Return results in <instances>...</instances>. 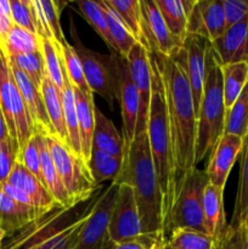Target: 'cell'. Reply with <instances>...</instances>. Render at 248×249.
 <instances>
[{
	"mask_svg": "<svg viewBox=\"0 0 248 249\" xmlns=\"http://www.w3.org/2000/svg\"><path fill=\"white\" fill-rule=\"evenodd\" d=\"M157 61L164 88L168 123L172 140L174 182L177 196L182 182L197 168L195 163L197 117L191 88L185 71L182 48L173 57L152 53Z\"/></svg>",
	"mask_w": 248,
	"mask_h": 249,
	"instance_id": "cell-1",
	"label": "cell"
},
{
	"mask_svg": "<svg viewBox=\"0 0 248 249\" xmlns=\"http://www.w3.org/2000/svg\"><path fill=\"white\" fill-rule=\"evenodd\" d=\"M104 186L77 206L56 207L7 235L1 249H74L85 223L96 207Z\"/></svg>",
	"mask_w": 248,
	"mask_h": 249,
	"instance_id": "cell-2",
	"label": "cell"
},
{
	"mask_svg": "<svg viewBox=\"0 0 248 249\" xmlns=\"http://www.w3.org/2000/svg\"><path fill=\"white\" fill-rule=\"evenodd\" d=\"M113 182L125 184L133 189L143 235L162 245L164 242L163 199L151 156L147 130L135 135L124 156L121 174Z\"/></svg>",
	"mask_w": 248,
	"mask_h": 249,
	"instance_id": "cell-3",
	"label": "cell"
},
{
	"mask_svg": "<svg viewBox=\"0 0 248 249\" xmlns=\"http://www.w3.org/2000/svg\"><path fill=\"white\" fill-rule=\"evenodd\" d=\"M152 94H151L150 113L147 122V135L153 165L159 182L163 199V235L169 219L170 211L177 198L174 182V162H173L172 140L168 123L167 104L162 75L157 61L150 53Z\"/></svg>",
	"mask_w": 248,
	"mask_h": 249,
	"instance_id": "cell-4",
	"label": "cell"
},
{
	"mask_svg": "<svg viewBox=\"0 0 248 249\" xmlns=\"http://www.w3.org/2000/svg\"><path fill=\"white\" fill-rule=\"evenodd\" d=\"M225 102L221 67L216 62L211 44L206 53V74L203 94L197 113V134L195 163L196 165L211 155L225 129Z\"/></svg>",
	"mask_w": 248,
	"mask_h": 249,
	"instance_id": "cell-5",
	"label": "cell"
},
{
	"mask_svg": "<svg viewBox=\"0 0 248 249\" xmlns=\"http://www.w3.org/2000/svg\"><path fill=\"white\" fill-rule=\"evenodd\" d=\"M204 170L195 168L182 182L164 229V241L177 229H192L207 233L203 218V192L208 184Z\"/></svg>",
	"mask_w": 248,
	"mask_h": 249,
	"instance_id": "cell-6",
	"label": "cell"
},
{
	"mask_svg": "<svg viewBox=\"0 0 248 249\" xmlns=\"http://www.w3.org/2000/svg\"><path fill=\"white\" fill-rule=\"evenodd\" d=\"M0 107L2 109L10 136L24 147L35 134L33 121L12 75L9 61L0 48Z\"/></svg>",
	"mask_w": 248,
	"mask_h": 249,
	"instance_id": "cell-7",
	"label": "cell"
},
{
	"mask_svg": "<svg viewBox=\"0 0 248 249\" xmlns=\"http://www.w3.org/2000/svg\"><path fill=\"white\" fill-rule=\"evenodd\" d=\"M45 139L53 164L71 202L73 204H79L87 201L99 187L92 181L87 162L83 158L73 155L70 148L61 143L56 138L48 136Z\"/></svg>",
	"mask_w": 248,
	"mask_h": 249,
	"instance_id": "cell-8",
	"label": "cell"
},
{
	"mask_svg": "<svg viewBox=\"0 0 248 249\" xmlns=\"http://www.w3.org/2000/svg\"><path fill=\"white\" fill-rule=\"evenodd\" d=\"M109 56L112 61V71H113L114 96L121 107L122 124H123L122 138H123L124 156H125L131 142L135 139L139 97L133 77H131L128 60L119 55L117 51H111Z\"/></svg>",
	"mask_w": 248,
	"mask_h": 249,
	"instance_id": "cell-9",
	"label": "cell"
},
{
	"mask_svg": "<svg viewBox=\"0 0 248 249\" xmlns=\"http://www.w3.org/2000/svg\"><path fill=\"white\" fill-rule=\"evenodd\" d=\"M109 237L114 243L138 241L148 249L159 247L158 243L143 235L134 191L125 184L118 185L116 203L109 223Z\"/></svg>",
	"mask_w": 248,
	"mask_h": 249,
	"instance_id": "cell-10",
	"label": "cell"
},
{
	"mask_svg": "<svg viewBox=\"0 0 248 249\" xmlns=\"http://www.w3.org/2000/svg\"><path fill=\"white\" fill-rule=\"evenodd\" d=\"M71 36L75 40L73 48L77 51L79 60L82 62L83 73L85 80L91 90V92H96L100 96L104 97L105 101L108 104L111 108H113L114 96V83H113V71H112L111 56L102 55V53L92 51L83 45L79 36L77 33V28L73 23V18L71 17Z\"/></svg>",
	"mask_w": 248,
	"mask_h": 249,
	"instance_id": "cell-11",
	"label": "cell"
},
{
	"mask_svg": "<svg viewBox=\"0 0 248 249\" xmlns=\"http://www.w3.org/2000/svg\"><path fill=\"white\" fill-rule=\"evenodd\" d=\"M118 185L112 181L104 187L91 215L85 223L74 249H109L113 245L109 237V223L116 203Z\"/></svg>",
	"mask_w": 248,
	"mask_h": 249,
	"instance_id": "cell-12",
	"label": "cell"
},
{
	"mask_svg": "<svg viewBox=\"0 0 248 249\" xmlns=\"http://www.w3.org/2000/svg\"><path fill=\"white\" fill-rule=\"evenodd\" d=\"M131 77L135 84L139 97L138 123L136 134L147 130L148 113H150L151 94H152V77H151L150 53L142 45L136 43L126 57Z\"/></svg>",
	"mask_w": 248,
	"mask_h": 249,
	"instance_id": "cell-13",
	"label": "cell"
},
{
	"mask_svg": "<svg viewBox=\"0 0 248 249\" xmlns=\"http://www.w3.org/2000/svg\"><path fill=\"white\" fill-rule=\"evenodd\" d=\"M143 29L150 53L173 57L182 48V43L168 29L155 0H140Z\"/></svg>",
	"mask_w": 248,
	"mask_h": 249,
	"instance_id": "cell-14",
	"label": "cell"
},
{
	"mask_svg": "<svg viewBox=\"0 0 248 249\" xmlns=\"http://www.w3.org/2000/svg\"><path fill=\"white\" fill-rule=\"evenodd\" d=\"M225 31L223 0H196L187 17V34L202 36L212 43Z\"/></svg>",
	"mask_w": 248,
	"mask_h": 249,
	"instance_id": "cell-15",
	"label": "cell"
},
{
	"mask_svg": "<svg viewBox=\"0 0 248 249\" xmlns=\"http://www.w3.org/2000/svg\"><path fill=\"white\" fill-rule=\"evenodd\" d=\"M243 148V139L236 135L224 134L216 142L215 147L209 155L206 174L208 181L214 186L224 190L229 174L233 164L240 157Z\"/></svg>",
	"mask_w": 248,
	"mask_h": 249,
	"instance_id": "cell-16",
	"label": "cell"
},
{
	"mask_svg": "<svg viewBox=\"0 0 248 249\" xmlns=\"http://www.w3.org/2000/svg\"><path fill=\"white\" fill-rule=\"evenodd\" d=\"M209 41L202 36L187 34L182 44V53L185 58V71L191 88L195 112L198 113L199 105L203 94L204 74H206V53Z\"/></svg>",
	"mask_w": 248,
	"mask_h": 249,
	"instance_id": "cell-17",
	"label": "cell"
},
{
	"mask_svg": "<svg viewBox=\"0 0 248 249\" xmlns=\"http://www.w3.org/2000/svg\"><path fill=\"white\" fill-rule=\"evenodd\" d=\"M211 48L220 67L248 62V16L226 28L223 36L212 41Z\"/></svg>",
	"mask_w": 248,
	"mask_h": 249,
	"instance_id": "cell-18",
	"label": "cell"
},
{
	"mask_svg": "<svg viewBox=\"0 0 248 249\" xmlns=\"http://www.w3.org/2000/svg\"><path fill=\"white\" fill-rule=\"evenodd\" d=\"M9 65L10 68H11L12 75L15 78V82H16L17 87H18L19 92H21L22 97H23L24 104H26L29 114L32 117L34 128H35V133L40 134V135L45 136V138H48V136L56 138L55 130H53V125H51L48 112H46L45 104H44V99L40 89L17 66H15L10 61Z\"/></svg>",
	"mask_w": 248,
	"mask_h": 249,
	"instance_id": "cell-19",
	"label": "cell"
},
{
	"mask_svg": "<svg viewBox=\"0 0 248 249\" xmlns=\"http://www.w3.org/2000/svg\"><path fill=\"white\" fill-rule=\"evenodd\" d=\"M7 182L19 187L28 195L33 203L36 218L60 206L50 194V191L35 177H33L18 160L15 164Z\"/></svg>",
	"mask_w": 248,
	"mask_h": 249,
	"instance_id": "cell-20",
	"label": "cell"
},
{
	"mask_svg": "<svg viewBox=\"0 0 248 249\" xmlns=\"http://www.w3.org/2000/svg\"><path fill=\"white\" fill-rule=\"evenodd\" d=\"M203 218L207 235L219 241L228 229L224 209V190L208 182L203 192Z\"/></svg>",
	"mask_w": 248,
	"mask_h": 249,
	"instance_id": "cell-21",
	"label": "cell"
},
{
	"mask_svg": "<svg viewBox=\"0 0 248 249\" xmlns=\"http://www.w3.org/2000/svg\"><path fill=\"white\" fill-rule=\"evenodd\" d=\"M73 87V85H72ZM74 92L75 107H77L78 126H79L80 147H82V157L88 163L90 158L92 146V134H94L95 116H94V94H85L78 88L73 87Z\"/></svg>",
	"mask_w": 248,
	"mask_h": 249,
	"instance_id": "cell-22",
	"label": "cell"
},
{
	"mask_svg": "<svg viewBox=\"0 0 248 249\" xmlns=\"http://www.w3.org/2000/svg\"><path fill=\"white\" fill-rule=\"evenodd\" d=\"M95 126L92 134V146L105 153L124 160V142L113 122L107 118L95 105Z\"/></svg>",
	"mask_w": 248,
	"mask_h": 249,
	"instance_id": "cell-23",
	"label": "cell"
},
{
	"mask_svg": "<svg viewBox=\"0 0 248 249\" xmlns=\"http://www.w3.org/2000/svg\"><path fill=\"white\" fill-rule=\"evenodd\" d=\"M36 140H38L39 146V155H40V163H41V173H43L44 182H45L46 189L50 191L53 198L56 199L61 207H72L77 206L71 202L70 196H68L67 191H66L65 186L62 184L60 175H58L57 170H56L53 160L51 158L50 150H49L48 142H46L45 136L36 134Z\"/></svg>",
	"mask_w": 248,
	"mask_h": 249,
	"instance_id": "cell-24",
	"label": "cell"
},
{
	"mask_svg": "<svg viewBox=\"0 0 248 249\" xmlns=\"http://www.w3.org/2000/svg\"><path fill=\"white\" fill-rule=\"evenodd\" d=\"M170 33L184 44L187 36V17L196 0H155Z\"/></svg>",
	"mask_w": 248,
	"mask_h": 249,
	"instance_id": "cell-25",
	"label": "cell"
},
{
	"mask_svg": "<svg viewBox=\"0 0 248 249\" xmlns=\"http://www.w3.org/2000/svg\"><path fill=\"white\" fill-rule=\"evenodd\" d=\"M41 95H43L44 104H45L46 112L49 119L51 122L53 130H55L56 139L68 147V134L65 124L62 107V91L55 87L53 82L45 75L40 87Z\"/></svg>",
	"mask_w": 248,
	"mask_h": 249,
	"instance_id": "cell-26",
	"label": "cell"
},
{
	"mask_svg": "<svg viewBox=\"0 0 248 249\" xmlns=\"http://www.w3.org/2000/svg\"><path fill=\"white\" fill-rule=\"evenodd\" d=\"M105 1L121 17L122 21L135 38L136 43L142 45L150 53L145 36V29H143V17L140 0H105Z\"/></svg>",
	"mask_w": 248,
	"mask_h": 249,
	"instance_id": "cell-27",
	"label": "cell"
},
{
	"mask_svg": "<svg viewBox=\"0 0 248 249\" xmlns=\"http://www.w3.org/2000/svg\"><path fill=\"white\" fill-rule=\"evenodd\" d=\"M36 218L33 208L21 206L0 189V228L11 235Z\"/></svg>",
	"mask_w": 248,
	"mask_h": 249,
	"instance_id": "cell-28",
	"label": "cell"
},
{
	"mask_svg": "<svg viewBox=\"0 0 248 249\" xmlns=\"http://www.w3.org/2000/svg\"><path fill=\"white\" fill-rule=\"evenodd\" d=\"M63 67V63H62ZM63 89H62V107H63V117H65L66 129L68 134V148L71 152L77 157H82V147H80V138H79V126H78V117H77V107L74 101V92L73 87L71 84L70 79L67 77L65 67H63Z\"/></svg>",
	"mask_w": 248,
	"mask_h": 249,
	"instance_id": "cell-29",
	"label": "cell"
},
{
	"mask_svg": "<svg viewBox=\"0 0 248 249\" xmlns=\"http://www.w3.org/2000/svg\"><path fill=\"white\" fill-rule=\"evenodd\" d=\"M123 158L105 153L97 148L91 147L90 158L88 160L90 175L96 186H101L105 181H114L121 174L123 168Z\"/></svg>",
	"mask_w": 248,
	"mask_h": 249,
	"instance_id": "cell-30",
	"label": "cell"
},
{
	"mask_svg": "<svg viewBox=\"0 0 248 249\" xmlns=\"http://www.w3.org/2000/svg\"><path fill=\"white\" fill-rule=\"evenodd\" d=\"M240 156V178L232 218L229 224L231 229H237L248 216V134L243 140V148Z\"/></svg>",
	"mask_w": 248,
	"mask_h": 249,
	"instance_id": "cell-31",
	"label": "cell"
},
{
	"mask_svg": "<svg viewBox=\"0 0 248 249\" xmlns=\"http://www.w3.org/2000/svg\"><path fill=\"white\" fill-rule=\"evenodd\" d=\"M5 56L23 55V53H33L41 51V38L35 33L21 28V27H11L7 33L4 43L0 45Z\"/></svg>",
	"mask_w": 248,
	"mask_h": 249,
	"instance_id": "cell-32",
	"label": "cell"
},
{
	"mask_svg": "<svg viewBox=\"0 0 248 249\" xmlns=\"http://www.w3.org/2000/svg\"><path fill=\"white\" fill-rule=\"evenodd\" d=\"M224 102L226 111L231 108L248 82V62H237L221 67Z\"/></svg>",
	"mask_w": 248,
	"mask_h": 249,
	"instance_id": "cell-33",
	"label": "cell"
},
{
	"mask_svg": "<svg viewBox=\"0 0 248 249\" xmlns=\"http://www.w3.org/2000/svg\"><path fill=\"white\" fill-rule=\"evenodd\" d=\"M97 2L100 4V6L102 7L105 14V18H106L107 27H108L109 36H111L112 40L116 44L117 46V53H119L123 57H128L129 53L133 49V46L136 44L135 38L133 36V34L130 33V31L128 29V27L124 24V22L122 21L121 17L106 4L105 0H97Z\"/></svg>",
	"mask_w": 248,
	"mask_h": 249,
	"instance_id": "cell-34",
	"label": "cell"
},
{
	"mask_svg": "<svg viewBox=\"0 0 248 249\" xmlns=\"http://www.w3.org/2000/svg\"><path fill=\"white\" fill-rule=\"evenodd\" d=\"M224 134L245 138L248 134V82L235 104L225 113Z\"/></svg>",
	"mask_w": 248,
	"mask_h": 249,
	"instance_id": "cell-35",
	"label": "cell"
},
{
	"mask_svg": "<svg viewBox=\"0 0 248 249\" xmlns=\"http://www.w3.org/2000/svg\"><path fill=\"white\" fill-rule=\"evenodd\" d=\"M164 242L175 249H218V241L192 229L174 230Z\"/></svg>",
	"mask_w": 248,
	"mask_h": 249,
	"instance_id": "cell-36",
	"label": "cell"
},
{
	"mask_svg": "<svg viewBox=\"0 0 248 249\" xmlns=\"http://www.w3.org/2000/svg\"><path fill=\"white\" fill-rule=\"evenodd\" d=\"M77 5L79 9L78 11L87 19L88 23L95 29V32L101 36L102 40L107 44L109 51H117L116 44L113 43L111 36H109L104 10L100 6L99 2L92 1V0H83V1H78Z\"/></svg>",
	"mask_w": 248,
	"mask_h": 249,
	"instance_id": "cell-37",
	"label": "cell"
},
{
	"mask_svg": "<svg viewBox=\"0 0 248 249\" xmlns=\"http://www.w3.org/2000/svg\"><path fill=\"white\" fill-rule=\"evenodd\" d=\"M58 51H60L61 60H62L63 67H65L66 73H67V77L68 79H70L71 84H72L73 87L78 88L80 91L85 92V94H90L91 90L88 87L84 73H83L82 62H80L79 56H78L77 51L73 48V45H71L68 41H66V43L58 49Z\"/></svg>",
	"mask_w": 248,
	"mask_h": 249,
	"instance_id": "cell-38",
	"label": "cell"
},
{
	"mask_svg": "<svg viewBox=\"0 0 248 249\" xmlns=\"http://www.w3.org/2000/svg\"><path fill=\"white\" fill-rule=\"evenodd\" d=\"M41 55L44 58L46 75L55 84V87L62 91L63 84H65L62 60H61L60 51H58L55 41L41 38Z\"/></svg>",
	"mask_w": 248,
	"mask_h": 249,
	"instance_id": "cell-39",
	"label": "cell"
},
{
	"mask_svg": "<svg viewBox=\"0 0 248 249\" xmlns=\"http://www.w3.org/2000/svg\"><path fill=\"white\" fill-rule=\"evenodd\" d=\"M6 58L15 66H17L40 89L41 83L46 75L41 51L33 53H23V55L7 56Z\"/></svg>",
	"mask_w": 248,
	"mask_h": 249,
	"instance_id": "cell-40",
	"label": "cell"
},
{
	"mask_svg": "<svg viewBox=\"0 0 248 249\" xmlns=\"http://www.w3.org/2000/svg\"><path fill=\"white\" fill-rule=\"evenodd\" d=\"M36 5L40 10L41 16H43L49 31L53 34L56 46L57 49H60L67 41L63 36L60 23V15L62 11V7H60V5H62V2L53 1V0H36Z\"/></svg>",
	"mask_w": 248,
	"mask_h": 249,
	"instance_id": "cell-41",
	"label": "cell"
},
{
	"mask_svg": "<svg viewBox=\"0 0 248 249\" xmlns=\"http://www.w3.org/2000/svg\"><path fill=\"white\" fill-rule=\"evenodd\" d=\"M17 160L22 163L24 168L45 186L43 173H41L40 155H39V146L35 134L29 139V141L24 145V147L19 150Z\"/></svg>",
	"mask_w": 248,
	"mask_h": 249,
	"instance_id": "cell-42",
	"label": "cell"
},
{
	"mask_svg": "<svg viewBox=\"0 0 248 249\" xmlns=\"http://www.w3.org/2000/svg\"><path fill=\"white\" fill-rule=\"evenodd\" d=\"M10 4H11V19L14 24L36 34L32 0H10Z\"/></svg>",
	"mask_w": 248,
	"mask_h": 249,
	"instance_id": "cell-43",
	"label": "cell"
},
{
	"mask_svg": "<svg viewBox=\"0 0 248 249\" xmlns=\"http://www.w3.org/2000/svg\"><path fill=\"white\" fill-rule=\"evenodd\" d=\"M226 28L242 21L248 16L247 0H223Z\"/></svg>",
	"mask_w": 248,
	"mask_h": 249,
	"instance_id": "cell-44",
	"label": "cell"
},
{
	"mask_svg": "<svg viewBox=\"0 0 248 249\" xmlns=\"http://www.w3.org/2000/svg\"><path fill=\"white\" fill-rule=\"evenodd\" d=\"M0 189H1L2 191L7 195V196L11 197L14 201H16L17 203L21 204V206L28 207V208L34 209L33 203H32V199L29 198L28 195H27L23 190L19 189V187H17V186H15V185H11V184H9L7 181H5V182H2V184H0Z\"/></svg>",
	"mask_w": 248,
	"mask_h": 249,
	"instance_id": "cell-45",
	"label": "cell"
},
{
	"mask_svg": "<svg viewBox=\"0 0 248 249\" xmlns=\"http://www.w3.org/2000/svg\"><path fill=\"white\" fill-rule=\"evenodd\" d=\"M12 26H14V22H12L11 17L0 12V45L4 43L5 38H6L7 33H9Z\"/></svg>",
	"mask_w": 248,
	"mask_h": 249,
	"instance_id": "cell-46",
	"label": "cell"
},
{
	"mask_svg": "<svg viewBox=\"0 0 248 249\" xmlns=\"http://www.w3.org/2000/svg\"><path fill=\"white\" fill-rule=\"evenodd\" d=\"M109 249H148L143 243L138 241H131V242H121L114 243Z\"/></svg>",
	"mask_w": 248,
	"mask_h": 249,
	"instance_id": "cell-47",
	"label": "cell"
},
{
	"mask_svg": "<svg viewBox=\"0 0 248 249\" xmlns=\"http://www.w3.org/2000/svg\"><path fill=\"white\" fill-rule=\"evenodd\" d=\"M9 139H11V136H10L9 128H7L6 119L2 113L1 107H0V141H7Z\"/></svg>",
	"mask_w": 248,
	"mask_h": 249,
	"instance_id": "cell-48",
	"label": "cell"
},
{
	"mask_svg": "<svg viewBox=\"0 0 248 249\" xmlns=\"http://www.w3.org/2000/svg\"><path fill=\"white\" fill-rule=\"evenodd\" d=\"M0 12L11 17V4H10V0H0Z\"/></svg>",
	"mask_w": 248,
	"mask_h": 249,
	"instance_id": "cell-49",
	"label": "cell"
},
{
	"mask_svg": "<svg viewBox=\"0 0 248 249\" xmlns=\"http://www.w3.org/2000/svg\"><path fill=\"white\" fill-rule=\"evenodd\" d=\"M5 237H6V232H5V231L0 228V245H1V242L4 241Z\"/></svg>",
	"mask_w": 248,
	"mask_h": 249,
	"instance_id": "cell-50",
	"label": "cell"
},
{
	"mask_svg": "<svg viewBox=\"0 0 248 249\" xmlns=\"http://www.w3.org/2000/svg\"><path fill=\"white\" fill-rule=\"evenodd\" d=\"M157 249H175V248H173V247H170L169 245H167V243L165 242H163L162 245L159 246V247H158Z\"/></svg>",
	"mask_w": 248,
	"mask_h": 249,
	"instance_id": "cell-51",
	"label": "cell"
},
{
	"mask_svg": "<svg viewBox=\"0 0 248 249\" xmlns=\"http://www.w3.org/2000/svg\"><path fill=\"white\" fill-rule=\"evenodd\" d=\"M5 142H6V141H0V157H1V155H2V151H4V147H5Z\"/></svg>",
	"mask_w": 248,
	"mask_h": 249,
	"instance_id": "cell-52",
	"label": "cell"
},
{
	"mask_svg": "<svg viewBox=\"0 0 248 249\" xmlns=\"http://www.w3.org/2000/svg\"><path fill=\"white\" fill-rule=\"evenodd\" d=\"M0 249H1V245H0Z\"/></svg>",
	"mask_w": 248,
	"mask_h": 249,
	"instance_id": "cell-53",
	"label": "cell"
}]
</instances>
